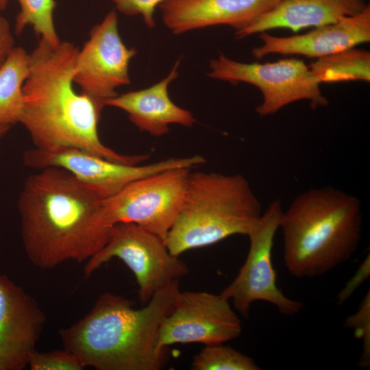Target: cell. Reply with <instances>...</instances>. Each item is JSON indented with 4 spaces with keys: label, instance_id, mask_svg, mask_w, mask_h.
I'll use <instances>...</instances> for the list:
<instances>
[{
    "label": "cell",
    "instance_id": "cell-9",
    "mask_svg": "<svg viewBox=\"0 0 370 370\" xmlns=\"http://www.w3.org/2000/svg\"><path fill=\"white\" fill-rule=\"evenodd\" d=\"M190 171L171 169L132 182L104 199L107 218L114 225L136 224L165 242L182 208Z\"/></svg>",
    "mask_w": 370,
    "mask_h": 370
},
{
    "label": "cell",
    "instance_id": "cell-23",
    "mask_svg": "<svg viewBox=\"0 0 370 370\" xmlns=\"http://www.w3.org/2000/svg\"><path fill=\"white\" fill-rule=\"evenodd\" d=\"M31 370H82L85 368L80 360L65 349L39 352L36 350L28 364Z\"/></svg>",
    "mask_w": 370,
    "mask_h": 370
},
{
    "label": "cell",
    "instance_id": "cell-3",
    "mask_svg": "<svg viewBox=\"0 0 370 370\" xmlns=\"http://www.w3.org/2000/svg\"><path fill=\"white\" fill-rule=\"evenodd\" d=\"M180 291L179 280H173L139 309L123 296L103 293L84 317L59 330L64 349L97 370L162 369L169 354L158 347L159 329Z\"/></svg>",
    "mask_w": 370,
    "mask_h": 370
},
{
    "label": "cell",
    "instance_id": "cell-14",
    "mask_svg": "<svg viewBox=\"0 0 370 370\" xmlns=\"http://www.w3.org/2000/svg\"><path fill=\"white\" fill-rule=\"evenodd\" d=\"M260 38L263 44L251 51L258 60L274 53L325 57L370 41V6L367 5L356 15L314 27L306 34L277 37L263 32Z\"/></svg>",
    "mask_w": 370,
    "mask_h": 370
},
{
    "label": "cell",
    "instance_id": "cell-18",
    "mask_svg": "<svg viewBox=\"0 0 370 370\" xmlns=\"http://www.w3.org/2000/svg\"><path fill=\"white\" fill-rule=\"evenodd\" d=\"M30 56L14 47L0 66V125L11 126L21 121L24 109L23 87L29 75Z\"/></svg>",
    "mask_w": 370,
    "mask_h": 370
},
{
    "label": "cell",
    "instance_id": "cell-28",
    "mask_svg": "<svg viewBox=\"0 0 370 370\" xmlns=\"http://www.w3.org/2000/svg\"><path fill=\"white\" fill-rule=\"evenodd\" d=\"M8 0H0V11L3 10L7 5Z\"/></svg>",
    "mask_w": 370,
    "mask_h": 370
},
{
    "label": "cell",
    "instance_id": "cell-10",
    "mask_svg": "<svg viewBox=\"0 0 370 370\" xmlns=\"http://www.w3.org/2000/svg\"><path fill=\"white\" fill-rule=\"evenodd\" d=\"M23 160L26 166L36 170L47 167L62 169L104 199L142 177L171 169H191L206 162L203 156L194 155L169 158L147 164H130L74 147L53 150L34 147L24 152Z\"/></svg>",
    "mask_w": 370,
    "mask_h": 370
},
{
    "label": "cell",
    "instance_id": "cell-20",
    "mask_svg": "<svg viewBox=\"0 0 370 370\" xmlns=\"http://www.w3.org/2000/svg\"><path fill=\"white\" fill-rule=\"evenodd\" d=\"M20 11L16 17L15 33L18 35L27 26L49 44L56 46L61 41L53 22L54 0H16Z\"/></svg>",
    "mask_w": 370,
    "mask_h": 370
},
{
    "label": "cell",
    "instance_id": "cell-11",
    "mask_svg": "<svg viewBox=\"0 0 370 370\" xmlns=\"http://www.w3.org/2000/svg\"><path fill=\"white\" fill-rule=\"evenodd\" d=\"M221 293L180 291L158 332L160 349L176 343L221 344L242 333L241 321Z\"/></svg>",
    "mask_w": 370,
    "mask_h": 370
},
{
    "label": "cell",
    "instance_id": "cell-4",
    "mask_svg": "<svg viewBox=\"0 0 370 370\" xmlns=\"http://www.w3.org/2000/svg\"><path fill=\"white\" fill-rule=\"evenodd\" d=\"M360 200L332 186L311 188L282 212L283 259L296 278L323 275L349 260L362 232Z\"/></svg>",
    "mask_w": 370,
    "mask_h": 370
},
{
    "label": "cell",
    "instance_id": "cell-19",
    "mask_svg": "<svg viewBox=\"0 0 370 370\" xmlns=\"http://www.w3.org/2000/svg\"><path fill=\"white\" fill-rule=\"evenodd\" d=\"M309 69L321 82L370 81V53L354 48L318 58Z\"/></svg>",
    "mask_w": 370,
    "mask_h": 370
},
{
    "label": "cell",
    "instance_id": "cell-7",
    "mask_svg": "<svg viewBox=\"0 0 370 370\" xmlns=\"http://www.w3.org/2000/svg\"><path fill=\"white\" fill-rule=\"evenodd\" d=\"M211 78L233 84L245 82L258 88L262 101L256 108L261 117L278 112L299 100H308L312 109L328 105L319 82L302 60L289 58L264 64L244 63L221 53L210 62Z\"/></svg>",
    "mask_w": 370,
    "mask_h": 370
},
{
    "label": "cell",
    "instance_id": "cell-16",
    "mask_svg": "<svg viewBox=\"0 0 370 370\" xmlns=\"http://www.w3.org/2000/svg\"><path fill=\"white\" fill-rule=\"evenodd\" d=\"M179 59L167 76L158 83L142 90L117 95L105 103L106 106L125 111L130 121L140 130L154 136L169 132L172 124L191 127L196 120L193 114L170 99L169 84L178 76Z\"/></svg>",
    "mask_w": 370,
    "mask_h": 370
},
{
    "label": "cell",
    "instance_id": "cell-6",
    "mask_svg": "<svg viewBox=\"0 0 370 370\" xmlns=\"http://www.w3.org/2000/svg\"><path fill=\"white\" fill-rule=\"evenodd\" d=\"M114 258L123 261L134 275L142 305H145L158 290L188 272L186 264L169 252L163 240L131 223L113 226L106 245L86 261L84 275L90 276Z\"/></svg>",
    "mask_w": 370,
    "mask_h": 370
},
{
    "label": "cell",
    "instance_id": "cell-15",
    "mask_svg": "<svg viewBox=\"0 0 370 370\" xmlns=\"http://www.w3.org/2000/svg\"><path fill=\"white\" fill-rule=\"evenodd\" d=\"M280 0H167L159 8L175 34L227 25L235 30L275 8Z\"/></svg>",
    "mask_w": 370,
    "mask_h": 370
},
{
    "label": "cell",
    "instance_id": "cell-1",
    "mask_svg": "<svg viewBox=\"0 0 370 370\" xmlns=\"http://www.w3.org/2000/svg\"><path fill=\"white\" fill-rule=\"evenodd\" d=\"M104 199L68 171L47 167L29 175L17 202L23 245L42 269L88 261L107 243L114 226Z\"/></svg>",
    "mask_w": 370,
    "mask_h": 370
},
{
    "label": "cell",
    "instance_id": "cell-17",
    "mask_svg": "<svg viewBox=\"0 0 370 370\" xmlns=\"http://www.w3.org/2000/svg\"><path fill=\"white\" fill-rule=\"evenodd\" d=\"M367 5L365 0H280L272 10L236 30L235 36L241 39L277 28L297 32L338 22L360 13Z\"/></svg>",
    "mask_w": 370,
    "mask_h": 370
},
{
    "label": "cell",
    "instance_id": "cell-26",
    "mask_svg": "<svg viewBox=\"0 0 370 370\" xmlns=\"http://www.w3.org/2000/svg\"><path fill=\"white\" fill-rule=\"evenodd\" d=\"M14 40L9 21L0 16V66L10 50L14 47Z\"/></svg>",
    "mask_w": 370,
    "mask_h": 370
},
{
    "label": "cell",
    "instance_id": "cell-29",
    "mask_svg": "<svg viewBox=\"0 0 370 370\" xmlns=\"http://www.w3.org/2000/svg\"><path fill=\"white\" fill-rule=\"evenodd\" d=\"M1 12V11H0Z\"/></svg>",
    "mask_w": 370,
    "mask_h": 370
},
{
    "label": "cell",
    "instance_id": "cell-12",
    "mask_svg": "<svg viewBox=\"0 0 370 370\" xmlns=\"http://www.w3.org/2000/svg\"><path fill=\"white\" fill-rule=\"evenodd\" d=\"M136 53V49L123 43L116 12L112 10L92 27L89 39L79 50L73 82L82 93L106 106V101L118 95V88L130 84L129 65Z\"/></svg>",
    "mask_w": 370,
    "mask_h": 370
},
{
    "label": "cell",
    "instance_id": "cell-21",
    "mask_svg": "<svg viewBox=\"0 0 370 370\" xmlns=\"http://www.w3.org/2000/svg\"><path fill=\"white\" fill-rule=\"evenodd\" d=\"M221 344L205 345L193 357L192 369L195 370H259L253 358L238 350Z\"/></svg>",
    "mask_w": 370,
    "mask_h": 370
},
{
    "label": "cell",
    "instance_id": "cell-24",
    "mask_svg": "<svg viewBox=\"0 0 370 370\" xmlns=\"http://www.w3.org/2000/svg\"><path fill=\"white\" fill-rule=\"evenodd\" d=\"M111 1L120 12L128 16L140 15L145 25L149 28H153L156 24L154 18L156 8L167 0Z\"/></svg>",
    "mask_w": 370,
    "mask_h": 370
},
{
    "label": "cell",
    "instance_id": "cell-25",
    "mask_svg": "<svg viewBox=\"0 0 370 370\" xmlns=\"http://www.w3.org/2000/svg\"><path fill=\"white\" fill-rule=\"evenodd\" d=\"M370 275V256H366L353 276L346 282L342 290L338 293L337 303L341 305L367 280Z\"/></svg>",
    "mask_w": 370,
    "mask_h": 370
},
{
    "label": "cell",
    "instance_id": "cell-2",
    "mask_svg": "<svg viewBox=\"0 0 370 370\" xmlns=\"http://www.w3.org/2000/svg\"><path fill=\"white\" fill-rule=\"evenodd\" d=\"M79 49L72 42L56 46L40 38L30 56L29 75L23 87L24 109L20 123L36 148L74 147L125 164H138L147 154L125 155L105 145L98 124L103 103L73 88Z\"/></svg>",
    "mask_w": 370,
    "mask_h": 370
},
{
    "label": "cell",
    "instance_id": "cell-22",
    "mask_svg": "<svg viewBox=\"0 0 370 370\" xmlns=\"http://www.w3.org/2000/svg\"><path fill=\"white\" fill-rule=\"evenodd\" d=\"M343 326L354 330L355 337L362 342V354L358 360L361 368L370 367V291L361 301L358 310L347 317Z\"/></svg>",
    "mask_w": 370,
    "mask_h": 370
},
{
    "label": "cell",
    "instance_id": "cell-13",
    "mask_svg": "<svg viewBox=\"0 0 370 370\" xmlns=\"http://www.w3.org/2000/svg\"><path fill=\"white\" fill-rule=\"evenodd\" d=\"M46 316L36 299L5 275H0V370L28 367Z\"/></svg>",
    "mask_w": 370,
    "mask_h": 370
},
{
    "label": "cell",
    "instance_id": "cell-5",
    "mask_svg": "<svg viewBox=\"0 0 370 370\" xmlns=\"http://www.w3.org/2000/svg\"><path fill=\"white\" fill-rule=\"evenodd\" d=\"M262 214L260 202L243 175L190 171L182 208L165 243L179 257L233 235L247 236Z\"/></svg>",
    "mask_w": 370,
    "mask_h": 370
},
{
    "label": "cell",
    "instance_id": "cell-27",
    "mask_svg": "<svg viewBox=\"0 0 370 370\" xmlns=\"http://www.w3.org/2000/svg\"><path fill=\"white\" fill-rule=\"evenodd\" d=\"M10 128L11 126L0 125V140L8 133Z\"/></svg>",
    "mask_w": 370,
    "mask_h": 370
},
{
    "label": "cell",
    "instance_id": "cell-8",
    "mask_svg": "<svg viewBox=\"0 0 370 370\" xmlns=\"http://www.w3.org/2000/svg\"><path fill=\"white\" fill-rule=\"evenodd\" d=\"M283 212L282 201H272L247 234L249 248L236 277L221 294L232 300L234 308L248 318L251 304L262 301L275 306L280 313L293 316L304 308L302 302L288 298L276 284L271 252L274 237L280 229Z\"/></svg>",
    "mask_w": 370,
    "mask_h": 370
}]
</instances>
